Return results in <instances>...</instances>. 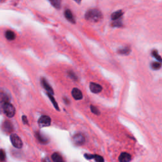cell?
Returning <instances> with one entry per match:
<instances>
[{
    "instance_id": "obj_3",
    "label": "cell",
    "mask_w": 162,
    "mask_h": 162,
    "mask_svg": "<svg viewBox=\"0 0 162 162\" xmlns=\"http://www.w3.org/2000/svg\"><path fill=\"white\" fill-rule=\"evenodd\" d=\"M51 120L50 117L46 116V115H44L42 116L39 121H38V124L41 127H48L51 125Z\"/></svg>"
},
{
    "instance_id": "obj_18",
    "label": "cell",
    "mask_w": 162,
    "mask_h": 162,
    "mask_svg": "<svg viewBox=\"0 0 162 162\" xmlns=\"http://www.w3.org/2000/svg\"><path fill=\"white\" fill-rule=\"evenodd\" d=\"M152 55H153V56L154 57H155L157 60V61H160V62H162V58L159 55V54H158V51L157 50L153 51Z\"/></svg>"
},
{
    "instance_id": "obj_5",
    "label": "cell",
    "mask_w": 162,
    "mask_h": 162,
    "mask_svg": "<svg viewBox=\"0 0 162 162\" xmlns=\"http://www.w3.org/2000/svg\"><path fill=\"white\" fill-rule=\"evenodd\" d=\"M89 88L92 92L95 94H98L99 92L102 91V87L100 86L99 84L95 83V82H91L89 85Z\"/></svg>"
},
{
    "instance_id": "obj_1",
    "label": "cell",
    "mask_w": 162,
    "mask_h": 162,
    "mask_svg": "<svg viewBox=\"0 0 162 162\" xmlns=\"http://www.w3.org/2000/svg\"><path fill=\"white\" fill-rule=\"evenodd\" d=\"M85 18L91 22H98L102 20L103 15L99 10L91 9L86 12Z\"/></svg>"
},
{
    "instance_id": "obj_20",
    "label": "cell",
    "mask_w": 162,
    "mask_h": 162,
    "mask_svg": "<svg viewBox=\"0 0 162 162\" xmlns=\"http://www.w3.org/2000/svg\"><path fill=\"white\" fill-rule=\"evenodd\" d=\"M93 158L95 160L96 162H105L104 158L102 156H99L98 155H94Z\"/></svg>"
},
{
    "instance_id": "obj_23",
    "label": "cell",
    "mask_w": 162,
    "mask_h": 162,
    "mask_svg": "<svg viewBox=\"0 0 162 162\" xmlns=\"http://www.w3.org/2000/svg\"><path fill=\"white\" fill-rule=\"evenodd\" d=\"M68 75H69V76H70L71 78L72 79H74V80H77V76L75 75L74 73H73V72H68Z\"/></svg>"
},
{
    "instance_id": "obj_12",
    "label": "cell",
    "mask_w": 162,
    "mask_h": 162,
    "mask_svg": "<svg viewBox=\"0 0 162 162\" xmlns=\"http://www.w3.org/2000/svg\"><path fill=\"white\" fill-rule=\"evenodd\" d=\"M123 15V12L122 10H119V11H117L115 12L114 13H113L112 14V19L113 20H119Z\"/></svg>"
},
{
    "instance_id": "obj_27",
    "label": "cell",
    "mask_w": 162,
    "mask_h": 162,
    "mask_svg": "<svg viewBox=\"0 0 162 162\" xmlns=\"http://www.w3.org/2000/svg\"><path fill=\"white\" fill-rule=\"evenodd\" d=\"M5 1V0H0V2H4Z\"/></svg>"
},
{
    "instance_id": "obj_7",
    "label": "cell",
    "mask_w": 162,
    "mask_h": 162,
    "mask_svg": "<svg viewBox=\"0 0 162 162\" xmlns=\"http://www.w3.org/2000/svg\"><path fill=\"white\" fill-rule=\"evenodd\" d=\"M131 160V156L129 153L123 152L120 154L119 158V162H129Z\"/></svg>"
},
{
    "instance_id": "obj_25",
    "label": "cell",
    "mask_w": 162,
    "mask_h": 162,
    "mask_svg": "<svg viewBox=\"0 0 162 162\" xmlns=\"http://www.w3.org/2000/svg\"><path fill=\"white\" fill-rule=\"evenodd\" d=\"M22 121L24 122L25 124H28V120L27 119V117L26 115H24V116H22Z\"/></svg>"
},
{
    "instance_id": "obj_10",
    "label": "cell",
    "mask_w": 162,
    "mask_h": 162,
    "mask_svg": "<svg viewBox=\"0 0 162 162\" xmlns=\"http://www.w3.org/2000/svg\"><path fill=\"white\" fill-rule=\"evenodd\" d=\"M65 17L69 22H71V23H72V24L75 23V19L74 17V15L70 10H66L65 11Z\"/></svg>"
},
{
    "instance_id": "obj_2",
    "label": "cell",
    "mask_w": 162,
    "mask_h": 162,
    "mask_svg": "<svg viewBox=\"0 0 162 162\" xmlns=\"http://www.w3.org/2000/svg\"><path fill=\"white\" fill-rule=\"evenodd\" d=\"M10 141L15 148L18 149H20L22 148V141L20 137L16 134H12L10 135Z\"/></svg>"
},
{
    "instance_id": "obj_14",
    "label": "cell",
    "mask_w": 162,
    "mask_h": 162,
    "mask_svg": "<svg viewBox=\"0 0 162 162\" xmlns=\"http://www.w3.org/2000/svg\"><path fill=\"white\" fill-rule=\"evenodd\" d=\"M51 4L57 9H60L61 5V0H49Z\"/></svg>"
},
{
    "instance_id": "obj_4",
    "label": "cell",
    "mask_w": 162,
    "mask_h": 162,
    "mask_svg": "<svg viewBox=\"0 0 162 162\" xmlns=\"http://www.w3.org/2000/svg\"><path fill=\"white\" fill-rule=\"evenodd\" d=\"M73 142L75 144L81 146L85 142L84 136L81 134H77L73 137Z\"/></svg>"
},
{
    "instance_id": "obj_16",
    "label": "cell",
    "mask_w": 162,
    "mask_h": 162,
    "mask_svg": "<svg viewBox=\"0 0 162 162\" xmlns=\"http://www.w3.org/2000/svg\"><path fill=\"white\" fill-rule=\"evenodd\" d=\"M48 97L50 98V100H51V102H52L53 106H55V109H56L57 110H59V106H58V105L57 104V102L55 101V98H54L53 95H51V94L49 93V92H48Z\"/></svg>"
},
{
    "instance_id": "obj_19",
    "label": "cell",
    "mask_w": 162,
    "mask_h": 162,
    "mask_svg": "<svg viewBox=\"0 0 162 162\" xmlns=\"http://www.w3.org/2000/svg\"><path fill=\"white\" fill-rule=\"evenodd\" d=\"M161 67V64L160 62H153L151 64V68L153 69V70H159V69Z\"/></svg>"
},
{
    "instance_id": "obj_26",
    "label": "cell",
    "mask_w": 162,
    "mask_h": 162,
    "mask_svg": "<svg viewBox=\"0 0 162 162\" xmlns=\"http://www.w3.org/2000/svg\"><path fill=\"white\" fill-rule=\"evenodd\" d=\"M74 1L76 2V3H81V1H82V0H74Z\"/></svg>"
},
{
    "instance_id": "obj_6",
    "label": "cell",
    "mask_w": 162,
    "mask_h": 162,
    "mask_svg": "<svg viewBox=\"0 0 162 162\" xmlns=\"http://www.w3.org/2000/svg\"><path fill=\"white\" fill-rule=\"evenodd\" d=\"M72 95L75 100H81L83 98L82 92L78 88H74L72 91Z\"/></svg>"
},
{
    "instance_id": "obj_15",
    "label": "cell",
    "mask_w": 162,
    "mask_h": 162,
    "mask_svg": "<svg viewBox=\"0 0 162 162\" xmlns=\"http://www.w3.org/2000/svg\"><path fill=\"white\" fill-rule=\"evenodd\" d=\"M5 36H6V39L10 40V41H12V40H15V33L11 31V30H7V31L6 32Z\"/></svg>"
},
{
    "instance_id": "obj_24",
    "label": "cell",
    "mask_w": 162,
    "mask_h": 162,
    "mask_svg": "<svg viewBox=\"0 0 162 162\" xmlns=\"http://www.w3.org/2000/svg\"><path fill=\"white\" fill-rule=\"evenodd\" d=\"M94 155H90V154H85L84 155V157L86 158L88 160H91L93 158Z\"/></svg>"
},
{
    "instance_id": "obj_13",
    "label": "cell",
    "mask_w": 162,
    "mask_h": 162,
    "mask_svg": "<svg viewBox=\"0 0 162 162\" xmlns=\"http://www.w3.org/2000/svg\"><path fill=\"white\" fill-rule=\"evenodd\" d=\"M36 137L38 140H39L41 143H48V139L46 138L44 135H43L42 134H41L40 133H36Z\"/></svg>"
},
{
    "instance_id": "obj_28",
    "label": "cell",
    "mask_w": 162,
    "mask_h": 162,
    "mask_svg": "<svg viewBox=\"0 0 162 162\" xmlns=\"http://www.w3.org/2000/svg\"><path fill=\"white\" fill-rule=\"evenodd\" d=\"M43 162H47V161H45V160H43Z\"/></svg>"
},
{
    "instance_id": "obj_8",
    "label": "cell",
    "mask_w": 162,
    "mask_h": 162,
    "mask_svg": "<svg viewBox=\"0 0 162 162\" xmlns=\"http://www.w3.org/2000/svg\"><path fill=\"white\" fill-rule=\"evenodd\" d=\"M2 127L3 130L6 133H11L13 130V126L12 125V123L9 120H6L5 122H4Z\"/></svg>"
},
{
    "instance_id": "obj_21",
    "label": "cell",
    "mask_w": 162,
    "mask_h": 162,
    "mask_svg": "<svg viewBox=\"0 0 162 162\" xmlns=\"http://www.w3.org/2000/svg\"><path fill=\"white\" fill-rule=\"evenodd\" d=\"M91 112L92 113H93L94 114L97 115H99V113H100V112L98 110V109H97V108L96 106H92V105L91 106Z\"/></svg>"
},
{
    "instance_id": "obj_9",
    "label": "cell",
    "mask_w": 162,
    "mask_h": 162,
    "mask_svg": "<svg viewBox=\"0 0 162 162\" xmlns=\"http://www.w3.org/2000/svg\"><path fill=\"white\" fill-rule=\"evenodd\" d=\"M41 84H42V86L44 87V88L48 91V92L49 93L53 95L54 94V91L52 89V88L51 87L50 85L48 84V82L46 81V79L44 78H42L41 79Z\"/></svg>"
},
{
    "instance_id": "obj_17",
    "label": "cell",
    "mask_w": 162,
    "mask_h": 162,
    "mask_svg": "<svg viewBox=\"0 0 162 162\" xmlns=\"http://www.w3.org/2000/svg\"><path fill=\"white\" fill-rule=\"evenodd\" d=\"M119 53L121 54V55H129V53L130 52V49L129 47H125L123 48H122L120 50H119Z\"/></svg>"
},
{
    "instance_id": "obj_22",
    "label": "cell",
    "mask_w": 162,
    "mask_h": 162,
    "mask_svg": "<svg viewBox=\"0 0 162 162\" xmlns=\"http://www.w3.org/2000/svg\"><path fill=\"white\" fill-rule=\"evenodd\" d=\"M6 155H5V152L3 150H0V160L1 161H4L5 160Z\"/></svg>"
},
{
    "instance_id": "obj_11",
    "label": "cell",
    "mask_w": 162,
    "mask_h": 162,
    "mask_svg": "<svg viewBox=\"0 0 162 162\" xmlns=\"http://www.w3.org/2000/svg\"><path fill=\"white\" fill-rule=\"evenodd\" d=\"M51 158L53 162H65L62 157L58 153H54L51 156Z\"/></svg>"
}]
</instances>
